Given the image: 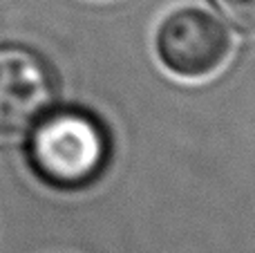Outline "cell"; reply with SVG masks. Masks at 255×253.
<instances>
[{"instance_id": "cell-1", "label": "cell", "mask_w": 255, "mask_h": 253, "mask_svg": "<svg viewBox=\"0 0 255 253\" xmlns=\"http://www.w3.org/2000/svg\"><path fill=\"white\" fill-rule=\"evenodd\" d=\"M112 139L97 115L83 108L49 110L29 134V164L61 191L94 184L108 168Z\"/></svg>"}, {"instance_id": "cell-2", "label": "cell", "mask_w": 255, "mask_h": 253, "mask_svg": "<svg viewBox=\"0 0 255 253\" xmlns=\"http://www.w3.org/2000/svg\"><path fill=\"white\" fill-rule=\"evenodd\" d=\"M56 74L34 49L0 47V146L25 141L56 106Z\"/></svg>"}, {"instance_id": "cell-3", "label": "cell", "mask_w": 255, "mask_h": 253, "mask_svg": "<svg viewBox=\"0 0 255 253\" xmlns=\"http://www.w3.org/2000/svg\"><path fill=\"white\" fill-rule=\"evenodd\" d=\"M157 52L163 65L184 79H204L226 63L231 36L208 11L177 9L157 31Z\"/></svg>"}, {"instance_id": "cell-4", "label": "cell", "mask_w": 255, "mask_h": 253, "mask_svg": "<svg viewBox=\"0 0 255 253\" xmlns=\"http://www.w3.org/2000/svg\"><path fill=\"white\" fill-rule=\"evenodd\" d=\"M211 2L235 29L255 34V0H211Z\"/></svg>"}]
</instances>
